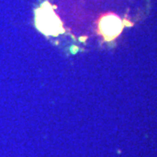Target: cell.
Masks as SVG:
<instances>
[{
	"label": "cell",
	"mask_w": 157,
	"mask_h": 157,
	"mask_svg": "<svg viewBox=\"0 0 157 157\" xmlns=\"http://www.w3.org/2000/svg\"><path fill=\"white\" fill-rule=\"evenodd\" d=\"M122 29V23L116 17H107L101 22V30L106 37H116Z\"/></svg>",
	"instance_id": "1"
}]
</instances>
